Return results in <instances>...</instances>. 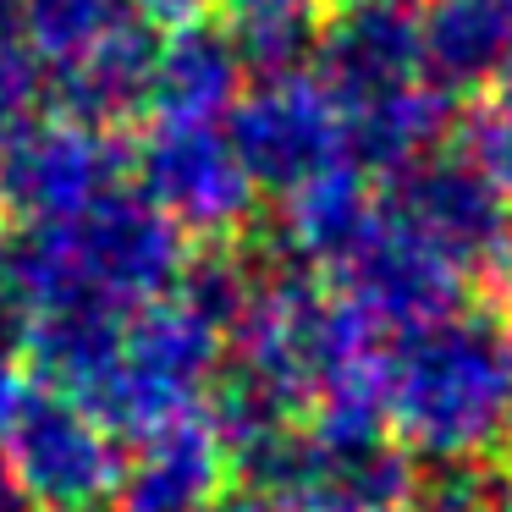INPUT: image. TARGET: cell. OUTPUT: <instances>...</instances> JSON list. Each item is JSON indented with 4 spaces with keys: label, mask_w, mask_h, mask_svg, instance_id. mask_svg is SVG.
<instances>
[{
    "label": "cell",
    "mask_w": 512,
    "mask_h": 512,
    "mask_svg": "<svg viewBox=\"0 0 512 512\" xmlns=\"http://www.w3.org/2000/svg\"><path fill=\"white\" fill-rule=\"evenodd\" d=\"M182 265H188L182 226L127 182L83 204L67 221L23 226L0 243V276L12 281L28 314L89 309L127 320L166 298Z\"/></svg>",
    "instance_id": "obj_1"
},
{
    "label": "cell",
    "mask_w": 512,
    "mask_h": 512,
    "mask_svg": "<svg viewBox=\"0 0 512 512\" xmlns=\"http://www.w3.org/2000/svg\"><path fill=\"white\" fill-rule=\"evenodd\" d=\"M512 413V320L457 309L386 347V424L413 457H485Z\"/></svg>",
    "instance_id": "obj_2"
},
{
    "label": "cell",
    "mask_w": 512,
    "mask_h": 512,
    "mask_svg": "<svg viewBox=\"0 0 512 512\" xmlns=\"http://www.w3.org/2000/svg\"><path fill=\"white\" fill-rule=\"evenodd\" d=\"M221 364L226 336L199 309H188L177 292H166L127 320L111 369L83 402L116 435H144L166 419L204 408V391L221 380Z\"/></svg>",
    "instance_id": "obj_3"
},
{
    "label": "cell",
    "mask_w": 512,
    "mask_h": 512,
    "mask_svg": "<svg viewBox=\"0 0 512 512\" xmlns=\"http://www.w3.org/2000/svg\"><path fill=\"white\" fill-rule=\"evenodd\" d=\"M0 457L34 512H111L122 463L116 430L45 375H23L12 413L0 424Z\"/></svg>",
    "instance_id": "obj_4"
},
{
    "label": "cell",
    "mask_w": 512,
    "mask_h": 512,
    "mask_svg": "<svg viewBox=\"0 0 512 512\" xmlns=\"http://www.w3.org/2000/svg\"><path fill=\"white\" fill-rule=\"evenodd\" d=\"M133 149L111 127L78 116H28L0 133V215L23 226H50L78 215L100 193L122 188Z\"/></svg>",
    "instance_id": "obj_5"
},
{
    "label": "cell",
    "mask_w": 512,
    "mask_h": 512,
    "mask_svg": "<svg viewBox=\"0 0 512 512\" xmlns=\"http://www.w3.org/2000/svg\"><path fill=\"white\" fill-rule=\"evenodd\" d=\"M243 171L254 177L259 193H298L303 182H314L320 171L342 166L347 155V116L331 100V89L320 83V72H270L254 89H243V100L226 116Z\"/></svg>",
    "instance_id": "obj_6"
},
{
    "label": "cell",
    "mask_w": 512,
    "mask_h": 512,
    "mask_svg": "<svg viewBox=\"0 0 512 512\" xmlns=\"http://www.w3.org/2000/svg\"><path fill=\"white\" fill-rule=\"evenodd\" d=\"M133 177L138 193L160 204L182 232L204 243H226L248 226L254 210V177L243 171L226 122H155L133 144Z\"/></svg>",
    "instance_id": "obj_7"
},
{
    "label": "cell",
    "mask_w": 512,
    "mask_h": 512,
    "mask_svg": "<svg viewBox=\"0 0 512 512\" xmlns=\"http://www.w3.org/2000/svg\"><path fill=\"white\" fill-rule=\"evenodd\" d=\"M331 287L375 325L380 336H408L424 325L446 320L463 309L468 270L452 265L435 243H424L408 221L391 215V204L380 210L375 232L353 248L342 270L331 276Z\"/></svg>",
    "instance_id": "obj_8"
},
{
    "label": "cell",
    "mask_w": 512,
    "mask_h": 512,
    "mask_svg": "<svg viewBox=\"0 0 512 512\" xmlns=\"http://www.w3.org/2000/svg\"><path fill=\"white\" fill-rule=\"evenodd\" d=\"M314 72L342 111L424 83V28L413 0H336L320 23Z\"/></svg>",
    "instance_id": "obj_9"
},
{
    "label": "cell",
    "mask_w": 512,
    "mask_h": 512,
    "mask_svg": "<svg viewBox=\"0 0 512 512\" xmlns=\"http://www.w3.org/2000/svg\"><path fill=\"white\" fill-rule=\"evenodd\" d=\"M226 479L232 446L210 408H193L144 435H127L111 512H204L215 496H226Z\"/></svg>",
    "instance_id": "obj_10"
},
{
    "label": "cell",
    "mask_w": 512,
    "mask_h": 512,
    "mask_svg": "<svg viewBox=\"0 0 512 512\" xmlns=\"http://www.w3.org/2000/svg\"><path fill=\"white\" fill-rule=\"evenodd\" d=\"M386 204L397 221H408L424 243H435L463 270H485V259L496 254V243L512 226V199L501 188H490L457 149L452 155L435 149L402 177H391Z\"/></svg>",
    "instance_id": "obj_11"
},
{
    "label": "cell",
    "mask_w": 512,
    "mask_h": 512,
    "mask_svg": "<svg viewBox=\"0 0 512 512\" xmlns=\"http://www.w3.org/2000/svg\"><path fill=\"white\" fill-rule=\"evenodd\" d=\"M380 210H386V199L369 188V171L358 160H342L281 199V243L303 270L336 276L353 259V248L375 232Z\"/></svg>",
    "instance_id": "obj_12"
},
{
    "label": "cell",
    "mask_w": 512,
    "mask_h": 512,
    "mask_svg": "<svg viewBox=\"0 0 512 512\" xmlns=\"http://www.w3.org/2000/svg\"><path fill=\"white\" fill-rule=\"evenodd\" d=\"M243 50L215 23H177L155 50V89H149V116L166 122H226L243 100Z\"/></svg>",
    "instance_id": "obj_13"
},
{
    "label": "cell",
    "mask_w": 512,
    "mask_h": 512,
    "mask_svg": "<svg viewBox=\"0 0 512 512\" xmlns=\"http://www.w3.org/2000/svg\"><path fill=\"white\" fill-rule=\"evenodd\" d=\"M424 72L446 94H485L512 78V0H424Z\"/></svg>",
    "instance_id": "obj_14"
},
{
    "label": "cell",
    "mask_w": 512,
    "mask_h": 512,
    "mask_svg": "<svg viewBox=\"0 0 512 512\" xmlns=\"http://www.w3.org/2000/svg\"><path fill=\"white\" fill-rule=\"evenodd\" d=\"M155 50H160V39L149 34L144 17H133L111 39H100L94 50H83L67 67H56V100L67 105V116L94 122V127L133 122L138 111H149Z\"/></svg>",
    "instance_id": "obj_15"
},
{
    "label": "cell",
    "mask_w": 512,
    "mask_h": 512,
    "mask_svg": "<svg viewBox=\"0 0 512 512\" xmlns=\"http://www.w3.org/2000/svg\"><path fill=\"white\" fill-rule=\"evenodd\" d=\"M342 116H347V155L369 177H402L408 166H419L424 155L441 149L446 127H452V94L424 78L413 89L386 94V100Z\"/></svg>",
    "instance_id": "obj_16"
},
{
    "label": "cell",
    "mask_w": 512,
    "mask_h": 512,
    "mask_svg": "<svg viewBox=\"0 0 512 512\" xmlns=\"http://www.w3.org/2000/svg\"><path fill=\"white\" fill-rule=\"evenodd\" d=\"M320 23V0H226V34L259 78L298 72L320 45Z\"/></svg>",
    "instance_id": "obj_17"
},
{
    "label": "cell",
    "mask_w": 512,
    "mask_h": 512,
    "mask_svg": "<svg viewBox=\"0 0 512 512\" xmlns=\"http://www.w3.org/2000/svg\"><path fill=\"white\" fill-rule=\"evenodd\" d=\"M133 17H144L138 0H23V34L45 67H67Z\"/></svg>",
    "instance_id": "obj_18"
},
{
    "label": "cell",
    "mask_w": 512,
    "mask_h": 512,
    "mask_svg": "<svg viewBox=\"0 0 512 512\" xmlns=\"http://www.w3.org/2000/svg\"><path fill=\"white\" fill-rule=\"evenodd\" d=\"M507 479L485 457H430L413 474L408 512H501Z\"/></svg>",
    "instance_id": "obj_19"
},
{
    "label": "cell",
    "mask_w": 512,
    "mask_h": 512,
    "mask_svg": "<svg viewBox=\"0 0 512 512\" xmlns=\"http://www.w3.org/2000/svg\"><path fill=\"white\" fill-rule=\"evenodd\" d=\"M39 94H45V61L28 45L17 23H0V133L28 116H39Z\"/></svg>",
    "instance_id": "obj_20"
},
{
    "label": "cell",
    "mask_w": 512,
    "mask_h": 512,
    "mask_svg": "<svg viewBox=\"0 0 512 512\" xmlns=\"http://www.w3.org/2000/svg\"><path fill=\"white\" fill-rule=\"evenodd\" d=\"M485 287H490V309H501L512 320V226H507V237L496 243V254L485 259Z\"/></svg>",
    "instance_id": "obj_21"
},
{
    "label": "cell",
    "mask_w": 512,
    "mask_h": 512,
    "mask_svg": "<svg viewBox=\"0 0 512 512\" xmlns=\"http://www.w3.org/2000/svg\"><path fill=\"white\" fill-rule=\"evenodd\" d=\"M210 0H138V12L149 17V23H166V28H177V23H193V17L204 12Z\"/></svg>",
    "instance_id": "obj_22"
},
{
    "label": "cell",
    "mask_w": 512,
    "mask_h": 512,
    "mask_svg": "<svg viewBox=\"0 0 512 512\" xmlns=\"http://www.w3.org/2000/svg\"><path fill=\"white\" fill-rule=\"evenodd\" d=\"M490 105H496V111L507 116V127H512V78H507V83H496V89H490Z\"/></svg>",
    "instance_id": "obj_23"
},
{
    "label": "cell",
    "mask_w": 512,
    "mask_h": 512,
    "mask_svg": "<svg viewBox=\"0 0 512 512\" xmlns=\"http://www.w3.org/2000/svg\"><path fill=\"white\" fill-rule=\"evenodd\" d=\"M501 441H507V457H512V413H507V435H501Z\"/></svg>",
    "instance_id": "obj_24"
},
{
    "label": "cell",
    "mask_w": 512,
    "mask_h": 512,
    "mask_svg": "<svg viewBox=\"0 0 512 512\" xmlns=\"http://www.w3.org/2000/svg\"><path fill=\"white\" fill-rule=\"evenodd\" d=\"M501 512H512V485H507V507H501Z\"/></svg>",
    "instance_id": "obj_25"
}]
</instances>
